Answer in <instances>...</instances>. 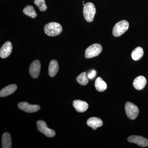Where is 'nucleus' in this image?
Returning a JSON list of instances; mask_svg holds the SVG:
<instances>
[{
  "label": "nucleus",
  "mask_w": 148,
  "mask_h": 148,
  "mask_svg": "<svg viewBox=\"0 0 148 148\" xmlns=\"http://www.w3.org/2000/svg\"><path fill=\"white\" fill-rule=\"evenodd\" d=\"M63 30L61 24L57 22H50L46 24L44 27L45 32L49 36L53 37L60 34Z\"/></svg>",
  "instance_id": "1"
},
{
  "label": "nucleus",
  "mask_w": 148,
  "mask_h": 148,
  "mask_svg": "<svg viewBox=\"0 0 148 148\" xmlns=\"http://www.w3.org/2000/svg\"><path fill=\"white\" fill-rule=\"evenodd\" d=\"M95 13L96 8L92 3H87L84 5L83 8V14L86 21L88 22H92Z\"/></svg>",
  "instance_id": "2"
},
{
  "label": "nucleus",
  "mask_w": 148,
  "mask_h": 148,
  "mask_svg": "<svg viewBox=\"0 0 148 148\" xmlns=\"http://www.w3.org/2000/svg\"><path fill=\"white\" fill-rule=\"evenodd\" d=\"M129 23L126 20H122L117 23L114 26L112 34L114 36L119 37L123 34L129 28Z\"/></svg>",
  "instance_id": "3"
},
{
  "label": "nucleus",
  "mask_w": 148,
  "mask_h": 148,
  "mask_svg": "<svg viewBox=\"0 0 148 148\" xmlns=\"http://www.w3.org/2000/svg\"><path fill=\"white\" fill-rule=\"evenodd\" d=\"M102 46L99 44H93L88 47L85 51V56L87 58H93L98 56L102 52Z\"/></svg>",
  "instance_id": "4"
},
{
  "label": "nucleus",
  "mask_w": 148,
  "mask_h": 148,
  "mask_svg": "<svg viewBox=\"0 0 148 148\" xmlns=\"http://www.w3.org/2000/svg\"><path fill=\"white\" fill-rule=\"evenodd\" d=\"M37 129L48 138H53L56 135L55 131L47 127L45 121L39 120L36 123Z\"/></svg>",
  "instance_id": "5"
},
{
  "label": "nucleus",
  "mask_w": 148,
  "mask_h": 148,
  "mask_svg": "<svg viewBox=\"0 0 148 148\" xmlns=\"http://www.w3.org/2000/svg\"><path fill=\"white\" fill-rule=\"evenodd\" d=\"M125 110L126 115L131 120L135 119L138 117L139 113L138 107L135 104L129 102L125 103Z\"/></svg>",
  "instance_id": "6"
},
{
  "label": "nucleus",
  "mask_w": 148,
  "mask_h": 148,
  "mask_svg": "<svg viewBox=\"0 0 148 148\" xmlns=\"http://www.w3.org/2000/svg\"><path fill=\"white\" fill-rule=\"evenodd\" d=\"M18 108L27 113H34L39 110L40 107L38 105H32L26 102H20L18 104Z\"/></svg>",
  "instance_id": "7"
},
{
  "label": "nucleus",
  "mask_w": 148,
  "mask_h": 148,
  "mask_svg": "<svg viewBox=\"0 0 148 148\" xmlns=\"http://www.w3.org/2000/svg\"><path fill=\"white\" fill-rule=\"evenodd\" d=\"M127 141L130 143H135L141 147H146L148 146V140L140 136L132 135L127 138Z\"/></svg>",
  "instance_id": "8"
},
{
  "label": "nucleus",
  "mask_w": 148,
  "mask_h": 148,
  "mask_svg": "<svg viewBox=\"0 0 148 148\" xmlns=\"http://www.w3.org/2000/svg\"><path fill=\"white\" fill-rule=\"evenodd\" d=\"M41 64L39 60H36L33 61L29 68V73L34 78L38 77L40 72Z\"/></svg>",
  "instance_id": "9"
},
{
  "label": "nucleus",
  "mask_w": 148,
  "mask_h": 148,
  "mask_svg": "<svg viewBox=\"0 0 148 148\" xmlns=\"http://www.w3.org/2000/svg\"><path fill=\"white\" fill-rule=\"evenodd\" d=\"M12 44L10 41H7L4 44L0 49V57L2 58H7L12 52Z\"/></svg>",
  "instance_id": "10"
},
{
  "label": "nucleus",
  "mask_w": 148,
  "mask_h": 148,
  "mask_svg": "<svg viewBox=\"0 0 148 148\" xmlns=\"http://www.w3.org/2000/svg\"><path fill=\"white\" fill-rule=\"evenodd\" d=\"M73 106L77 112L80 113L85 112L88 108V104L86 102L78 100L73 101Z\"/></svg>",
  "instance_id": "11"
},
{
  "label": "nucleus",
  "mask_w": 148,
  "mask_h": 148,
  "mask_svg": "<svg viewBox=\"0 0 148 148\" xmlns=\"http://www.w3.org/2000/svg\"><path fill=\"white\" fill-rule=\"evenodd\" d=\"M147 81L145 77L140 76L134 79L133 86L135 89L138 90H142L145 86Z\"/></svg>",
  "instance_id": "12"
},
{
  "label": "nucleus",
  "mask_w": 148,
  "mask_h": 148,
  "mask_svg": "<svg viewBox=\"0 0 148 148\" xmlns=\"http://www.w3.org/2000/svg\"><path fill=\"white\" fill-rule=\"evenodd\" d=\"M87 124L89 127H92L93 130H95L98 127L102 126L103 122L99 118L92 117L88 119Z\"/></svg>",
  "instance_id": "13"
},
{
  "label": "nucleus",
  "mask_w": 148,
  "mask_h": 148,
  "mask_svg": "<svg viewBox=\"0 0 148 148\" xmlns=\"http://www.w3.org/2000/svg\"><path fill=\"white\" fill-rule=\"evenodd\" d=\"M17 88V86L16 84H11L8 86L0 91V96L4 97L10 95L15 92Z\"/></svg>",
  "instance_id": "14"
},
{
  "label": "nucleus",
  "mask_w": 148,
  "mask_h": 148,
  "mask_svg": "<svg viewBox=\"0 0 148 148\" xmlns=\"http://www.w3.org/2000/svg\"><path fill=\"white\" fill-rule=\"evenodd\" d=\"M59 70V65L58 62L55 60L51 61L49 66L48 72L49 76L54 77L58 73Z\"/></svg>",
  "instance_id": "15"
},
{
  "label": "nucleus",
  "mask_w": 148,
  "mask_h": 148,
  "mask_svg": "<svg viewBox=\"0 0 148 148\" xmlns=\"http://www.w3.org/2000/svg\"><path fill=\"white\" fill-rule=\"evenodd\" d=\"M12 142L10 134L9 132H5L3 134L2 138V148H11Z\"/></svg>",
  "instance_id": "16"
},
{
  "label": "nucleus",
  "mask_w": 148,
  "mask_h": 148,
  "mask_svg": "<svg viewBox=\"0 0 148 148\" xmlns=\"http://www.w3.org/2000/svg\"><path fill=\"white\" fill-rule=\"evenodd\" d=\"M95 86L96 90L99 92H103L107 88V84L101 77H98L95 80Z\"/></svg>",
  "instance_id": "17"
},
{
  "label": "nucleus",
  "mask_w": 148,
  "mask_h": 148,
  "mask_svg": "<svg viewBox=\"0 0 148 148\" xmlns=\"http://www.w3.org/2000/svg\"><path fill=\"white\" fill-rule=\"evenodd\" d=\"M144 55V51L141 47H138L132 51L131 57L134 61H138L143 57Z\"/></svg>",
  "instance_id": "18"
},
{
  "label": "nucleus",
  "mask_w": 148,
  "mask_h": 148,
  "mask_svg": "<svg viewBox=\"0 0 148 148\" xmlns=\"http://www.w3.org/2000/svg\"><path fill=\"white\" fill-rule=\"evenodd\" d=\"M23 12L25 15L32 18H35L37 16V14L33 6L27 5L23 9Z\"/></svg>",
  "instance_id": "19"
},
{
  "label": "nucleus",
  "mask_w": 148,
  "mask_h": 148,
  "mask_svg": "<svg viewBox=\"0 0 148 148\" xmlns=\"http://www.w3.org/2000/svg\"><path fill=\"white\" fill-rule=\"evenodd\" d=\"M77 81L82 86H85L88 84V79L86 73V72H83L80 74L77 78Z\"/></svg>",
  "instance_id": "20"
},
{
  "label": "nucleus",
  "mask_w": 148,
  "mask_h": 148,
  "mask_svg": "<svg viewBox=\"0 0 148 148\" xmlns=\"http://www.w3.org/2000/svg\"><path fill=\"white\" fill-rule=\"evenodd\" d=\"M34 3L39 8V10L41 11H45L47 10V6L45 4V0H34Z\"/></svg>",
  "instance_id": "21"
},
{
  "label": "nucleus",
  "mask_w": 148,
  "mask_h": 148,
  "mask_svg": "<svg viewBox=\"0 0 148 148\" xmlns=\"http://www.w3.org/2000/svg\"><path fill=\"white\" fill-rule=\"evenodd\" d=\"M95 75H96V72L95 70H92L88 74V78L89 79H92L95 77Z\"/></svg>",
  "instance_id": "22"
}]
</instances>
